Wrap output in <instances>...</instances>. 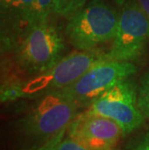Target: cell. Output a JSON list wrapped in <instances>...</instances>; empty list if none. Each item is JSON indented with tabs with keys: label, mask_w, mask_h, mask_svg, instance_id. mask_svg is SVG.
I'll use <instances>...</instances> for the list:
<instances>
[{
	"label": "cell",
	"mask_w": 149,
	"mask_h": 150,
	"mask_svg": "<svg viewBox=\"0 0 149 150\" xmlns=\"http://www.w3.org/2000/svg\"><path fill=\"white\" fill-rule=\"evenodd\" d=\"M138 107L144 118H149V69L139 79L137 91Z\"/></svg>",
	"instance_id": "obj_11"
},
{
	"label": "cell",
	"mask_w": 149,
	"mask_h": 150,
	"mask_svg": "<svg viewBox=\"0 0 149 150\" xmlns=\"http://www.w3.org/2000/svg\"><path fill=\"white\" fill-rule=\"evenodd\" d=\"M56 150H90L87 147H85L80 142H78L77 140L74 139L67 137V138H63L59 142Z\"/></svg>",
	"instance_id": "obj_13"
},
{
	"label": "cell",
	"mask_w": 149,
	"mask_h": 150,
	"mask_svg": "<svg viewBox=\"0 0 149 150\" xmlns=\"http://www.w3.org/2000/svg\"><path fill=\"white\" fill-rule=\"evenodd\" d=\"M130 150H149V133H146L138 139Z\"/></svg>",
	"instance_id": "obj_15"
},
{
	"label": "cell",
	"mask_w": 149,
	"mask_h": 150,
	"mask_svg": "<svg viewBox=\"0 0 149 150\" xmlns=\"http://www.w3.org/2000/svg\"><path fill=\"white\" fill-rule=\"evenodd\" d=\"M53 13V0H36L37 21H47Z\"/></svg>",
	"instance_id": "obj_12"
},
{
	"label": "cell",
	"mask_w": 149,
	"mask_h": 150,
	"mask_svg": "<svg viewBox=\"0 0 149 150\" xmlns=\"http://www.w3.org/2000/svg\"><path fill=\"white\" fill-rule=\"evenodd\" d=\"M67 131L68 137L90 150H112L124 136L115 121L89 110L76 117Z\"/></svg>",
	"instance_id": "obj_8"
},
{
	"label": "cell",
	"mask_w": 149,
	"mask_h": 150,
	"mask_svg": "<svg viewBox=\"0 0 149 150\" xmlns=\"http://www.w3.org/2000/svg\"><path fill=\"white\" fill-rule=\"evenodd\" d=\"M137 1L149 21V0H137Z\"/></svg>",
	"instance_id": "obj_16"
},
{
	"label": "cell",
	"mask_w": 149,
	"mask_h": 150,
	"mask_svg": "<svg viewBox=\"0 0 149 150\" xmlns=\"http://www.w3.org/2000/svg\"><path fill=\"white\" fill-rule=\"evenodd\" d=\"M138 85L128 79L112 86L90 105L88 110L118 124L123 135H128L142 125L144 116L138 107Z\"/></svg>",
	"instance_id": "obj_7"
},
{
	"label": "cell",
	"mask_w": 149,
	"mask_h": 150,
	"mask_svg": "<svg viewBox=\"0 0 149 150\" xmlns=\"http://www.w3.org/2000/svg\"><path fill=\"white\" fill-rule=\"evenodd\" d=\"M89 0H53V14L70 20L81 11Z\"/></svg>",
	"instance_id": "obj_10"
},
{
	"label": "cell",
	"mask_w": 149,
	"mask_h": 150,
	"mask_svg": "<svg viewBox=\"0 0 149 150\" xmlns=\"http://www.w3.org/2000/svg\"><path fill=\"white\" fill-rule=\"evenodd\" d=\"M118 11L105 0H89L68 20L66 35L76 50H91L114 39Z\"/></svg>",
	"instance_id": "obj_3"
},
{
	"label": "cell",
	"mask_w": 149,
	"mask_h": 150,
	"mask_svg": "<svg viewBox=\"0 0 149 150\" xmlns=\"http://www.w3.org/2000/svg\"><path fill=\"white\" fill-rule=\"evenodd\" d=\"M138 68L133 62L107 59L88 69L67 87L59 90L78 107L90 105L112 86L134 76Z\"/></svg>",
	"instance_id": "obj_6"
},
{
	"label": "cell",
	"mask_w": 149,
	"mask_h": 150,
	"mask_svg": "<svg viewBox=\"0 0 149 150\" xmlns=\"http://www.w3.org/2000/svg\"><path fill=\"white\" fill-rule=\"evenodd\" d=\"M2 38L9 37L37 21L36 0H0Z\"/></svg>",
	"instance_id": "obj_9"
},
{
	"label": "cell",
	"mask_w": 149,
	"mask_h": 150,
	"mask_svg": "<svg viewBox=\"0 0 149 150\" xmlns=\"http://www.w3.org/2000/svg\"><path fill=\"white\" fill-rule=\"evenodd\" d=\"M118 7V26L109 53L110 60L134 62L149 45V21L137 0H114Z\"/></svg>",
	"instance_id": "obj_5"
},
{
	"label": "cell",
	"mask_w": 149,
	"mask_h": 150,
	"mask_svg": "<svg viewBox=\"0 0 149 150\" xmlns=\"http://www.w3.org/2000/svg\"><path fill=\"white\" fill-rule=\"evenodd\" d=\"M2 41L5 47H11L18 70L27 76L47 71L65 56L63 37L49 20L35 21Z\"/></svg>",
	"instance_id": "obj_2"
},
{
	"label": "cell",
	"mask_w": 149,
	"mask_h": 150,
	"mask_svg": "<svg viewBox=\"0 0 149 150\" xmlns=\"http://www.w3.org/2000/svg\"><path fill=\"white\" fill-rule=\"evenodd\" d=\"M34 100V104L18 122L21 133L28 138L49 140L67 131L78 115L80 107L60 91Z\"/></svg>",
	"instance_id": "obj_4"
},
{
	"label": "cell",
	"mask_w": 149,
	"mask_h": 150,
	"mask_svg": "<svg viewBox=\"0 0 149 150\" xmlns=\"http://www.w3.org/2000/svg\"><path fill=\"white\" fill-rule=\"evenodd\" d=\"M109 59L100 49L80 50L63 56L50 69L26 79L9 81L1 85V101L34 100L67 87L92 66Z\"/></svg>",
	"instance_id": "obj_1"
},
{
	"label": "cell",
	"mask_w": 149,
	"mask_h": 150,
	"mask_svg": "<svg viewBox=\"0 0 149 150\" xmlns=\"http://www.w3.org/2000/svg\"><path fill=\"white\" fill-rule=\"evenodd\" d=\"M65 132L66 131L58 134L57 136L53 137V138H52L50 139L47 140V142H45V143H44L41 147L35 149V150H56V147H57L59 142L64 138Z\"/></svg>",
	"instance_id": "obj_14"
}]
</instances>
